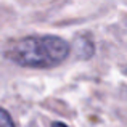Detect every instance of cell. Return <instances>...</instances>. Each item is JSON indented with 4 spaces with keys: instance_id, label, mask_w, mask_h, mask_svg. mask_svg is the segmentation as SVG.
I'll return each mask as SVG.
<instances>
[{
    "instance_id": "cell-4",
    "label": "cell",
    "mask_w": 127,
    "mask_h": 127,
    "mask_svg": "<svg viewBox=\"0 0 127 127\" xmlns=\"http://www.w3.org/2000/svg\"><path fill=\"white\" fill-rule=\"evenodd\" d=\"M52 127H69L68 124H64V122H60V121H55L52 124Z\"/></svg>"
},
{
    "instance_id": "cell-2",
    "label": "cell",
    "mask_w": 127,
    "mask_h": 127,
    "mask_svg": "<svg viewBox=\"0 0 127 127\" xmlns=\"http://www.w3.org/2000/svg\"><path fill=\"white\" fill-rule=\"evenodd\" d=\"M77 48H79V56H81V58H90V56L93 55V43L85 37L79 40Z\"/></svg>"
},
{
    "instance_id": "cell-3",
    "label": "cell",
    "mask_w": 127,
    "mask_h": 127,
    "mask_svg": "<svg viewBox=\"0 0 127 127\" xmlns=\"http://www.w3.org/2000/svg\"><path fill=\"white\" fill-rule=\"evenodd\" d=\"M0 127H16L10 113L5 108H2V106H0Z\"/></svg>"
},
{
    "instance_id": "cell-1",
    "label": "cell",
    "mask_w": 127,
    "mask_h": 127,
    "mask_svg": "<svg viewBox=\"0 0 127 127\" xmlns=\"http://www.w3.org/2000/svg\"><path fill=\"white\" fill-rule=\"evenodd\" d=\"M71 53V47L58 35H28L11 40L5 56L15 64L32 69H48L61 64Z\"/></svg>"
},
{
    "instance_id": "cell-5",
    "label": "cell",
    "mask_w": 127,
    "mask_h": 127,
    "mask_svg": "<svg viewBox=\"0 0 127 127\" xmlns=\"http://www.w3.org/2000/svg\"><path fill=\"white\" fill-rule=\"evenodd\" d=\"M124 72H126V76H127V66H126V69H124Z\"/></svg>"
}]
</instances>
